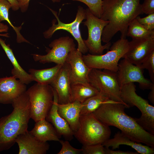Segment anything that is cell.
<instances>
[{"label":"cell","instance_id":"obj_18","mask_svg":"<svg viewBox=\"0 0 154 154\" xmlns=\"http://www.w3.org/2000/svg\"><path fill=\"white\" fill-rule=\"evenodd\" d=\"M53 104L45 119L52 124L60 136H62L67 139L70 140L72 138L74 133L67 121L58 113V96L56 92L53 88Z\"/></svg>","mask_w":154,"mask_h":154},{"label":"cell","instance_id":"obj_23","mask_svg":"<svg viewBox=\"0 0 154 154\" xmlns=\"http://www.w3.org/2000/svg\"><path fill=\"white\" fill-rule=\"evenodd\" d=\"M70 102L78 101L82 103L88 98L97 94L99 92L90 83L71 84Z\"/></svg>","mask_w":154,"mask_h":154},{"label":"cell","instance_id":"obj_25","mask_svg":"<svg viewBox=\"0 0 154 154\" xmlns=\"http://www.w3.org/2000/svg\"><path fill=\"white\" fill-rule=\"evenodd\" d=\"M117 103L120 102L110 100L99 92L96 95L88 98L81 103L80 115H86L92 113L104 103Z\"/></svg>","mask_w":154,"mask_h":154},{"label":"cell","instance_id":"obj_38","mask_svg":"<svg viewBox=\"0 0 154 154\" xmlns=\"http://www.w3.org/2000/svg\"><path fill=\"white\" fill-rule=\"evenodd\" d=\"M1 21L0 20V30H3L5 32H7L9 29L8 26L7 25L1 23Z\"/></svg>","mask_w":154,"mask_h":154},{"label":"cell","instance_id":"obj_9","mask_svg":"<svg viewBox=\"0 0 154 154\" xmlns=\"http://www.w3.org/2000/svg\"><path fill=\"white\" fill-rule=\"evenodd\" d=\"M85 13L86 20L83 23L88 28V37L86 40L83 39L84 43L90 54H102L105 50L109 49L111 44L110 42L104 45L101 44L102 32L109 21L95 17L88 8L85 9Z\"/></svg>","mask_w":154,"mask_h":154},{"label":"cell","instance_id":"obj_6","mask_svg":"<svg viewBox=\"0 0 154 154\" xmlns=\"http://www.w3.org/2000/svg\"><path fill=\"white\" fill-rule=\"evenodd\" d=\"M129 41L120 38L114 42L110 50L104 54L94 55L88 54L82 55L83 60L88 67L98 69H106L116 72L119 60L127 51Z\"/></svg>","mask_w":154,"mask_h":154},{"label":"cell","instance_id":"obj_37","mask_svg":"<svg viewBox=\"0 0 154 154\" xmlns=\"http://www.w3.org/2000/svg\"><path fill=\"white\" fill-rule=\"evenodd\" d=\"M151 91L149 93L148 98L150 102L154 104V86H153L150 89Z\"/></svg>","mask_w":154,"mask_h":154},{"label":"cell","instance_id":"obj_2","mask_svg":"<svg viewBox=\"0 0 154 154\" xmlns=\"http://www.w3.org/2000/svg\"><path fill=\"white\" fill-rule=\"evenodd\" d=\"M126 106L120 103L102 104L93 113L100 121L119 129L131 140L154 148V135L144 130L134 118L125 112Z\"/></svg>","mask_w":154,"mask_h":154},{"label":"cell","instance_id":"obj_16","mask_svg":"<svg viewBox=\"0 0 154 154\" xmlns=\"http://www.w3.org/2000/svg\"><path fill=\"white\" fill-rule=\"evenodd\" d=\"M15 142L19 146V154H45L49 148L47 142L38 141L28 130L19 135Z\"/></svg>","mask_w":154,"mask_h":154},{"label":"cell","instance_id":"obj_31","mask_svg":"<svg viewBox=\"0 0 154 154\" xmlns=\"http://www.w3.org/2000/svg\"><path fill=\"white\" fill-rule=\"evenodd\" d=\"M138 22L147 30L154 31V13L148 15L143 18L139 16L136 18Z\"/></svg>","mask_w":154,"mask_h":154},{"label":"cell","instance_id":"obj_24","mask_svg":"<svg viewBox=\"0 0 154 154\" xmlns=\"http://www.w3.org/2000/svg\"><path fill=\"white\" fill-rule=\"evenodd\" d=\"M63 65L56 64L52 67L40 70L30 68L29 72L33 81L40 84L50 85L55 79Z\"/></svg>","mask_w":154,"mask_h":154},{"label":"cell","instance_id":"obj_30","mask_svg":"<svg viewBox=\"0 0 154 154\" xmlns=\"http://www.w3.org/2000/svg\"><path fill=\"white\" fill-rule=\"evenodd\" d=\"M82 149L84 154H105V147L102 144L83 145Z\"/></svg>","mask_w":154,"mask_h":154},{"label":"cell","instance_id":"obj_28","mask_svg":"<svg viewBox=\"0 0 154 154\" xmlns=\"http://www.w3.org/2000/svg\"><path fill=\"white\" fill-rule=\"evenodd\" d=\"M81 2L86 5L91 13L95 17L100 18L103 9L102 0H72Z\"/></svg>","mask_w":154,"mask_h":154},{"label":"cell","instance_id":"obj_26","mask_svg":"<svg viewBox=\"0 0 154 154\" xmlns=\"http://www.w3.org/2000/svg\"><path fill=\"white\" fill-rule=\"evenodd\" d=\"M11 8V6L7 0H0V20L6 21L13 28L17 35V41L18 43L23 42H27L28 40L21 35L20 31L21 29V25L18 27L14 26L11 22L9 18V11Z\"/></svg>","mask_w":154,"mask_h":154},{"label":"cell","instance_id":"obj_36","mask_svg":"<svg viewBox=\"0 0 154 154\" xmlns=\"http://www.w3.org/2000/svg\"><path fill=\"white\" fill-rule=\"evenodd\" d=\"M11 4V8L13 10L16 11L18 10L19 8L18 3L17 0H7Z\"/></svg>","mask_w":154,"mask_h":154},{"label":"cell","instance_id":"obj_4","mask_svg":"<svg viewBox=\"0 0 154 154\" xmlns=\"http://www.w3.org/2000/svg\"><path fill=\"white\" fill-rule=\"evenodd\" d=\"M109 126L98 120L92 113L80 116L79 125L74 135L83 145L102 144L109 139Z\"/></svg>","mask_w":154,"mask_h":154},{"label":"cell","instance_id":"obj_39","mask_svg":"<svg viewBox=\"0 0 154 154\" xmlns=\"http://www.w3.org/2000/svg\"><path fill=\"white\" fill-rule=\"evenodd\" d=\"M3 32H5V31L3 30H0V33ZM9 34L8 33H6L4 34H1L0 33V36L5 37H9L8 35Z\"/></svg>","mask_w":154,"mask_h":154},{"label":"cell","instance_id":"obj_13","mask_svg":"<svg viewBox=\"0 0 154 154\" xmlns=\"http://www.w3.org/2000/svg\"><path fill=\"white\" fill-rule=\"evenodd\" d=\"M129 48L122 58L133 64L140 66L154 51V36L143 38L132 39L129 42Z\"/></svg>","mask_w":154,"mask_h":154},{"label":"cell","instance_id":"obj_29","mask_svg":"<svg viewBox=\"0 0 154 154\" xmlns=\"http://www.w3.org/2000/svg\"><path fill=\"white\" fill-rule=\"evenodd\" d=\"M143 70H147L150 80L154 84V51H153L139 66Z\"/></svg>","mask_w":154,"mask_h":154},{"label":"cell","instance_id":"obj_3","mask_svg":"<svg viewBox=\"0 0 154 154\" xmlns=\"http://www.w3.org/2000/svg\"><path fill=\"white\" fill-rule=\"evenodd\" d=\"M11 104L13 108L12 112L0 118V152L10 148L17 137L28 130L30 102L26 91Z\"/></svg>","mask_w":154,"mask_h":154},{"label":"cell","instance_id":"obj_35","mask_svg":"<svg viewBox=\"0 0 154 154\" xmlns=\"http://www.w3.org/2000/svg\"><path fill=\"white\" fill-rule=\"evenodd\" d=\"M105 154H139L137 152L124 151L119 150L113 151L110 149L109 148L105 147Z\"/></svg>","mask_w":154,"mask_h":154},{"label":"cell","instance_id":"obj_22","mask_svg":"<svg viewBox=\"0 0 154 154\" xmlns=\"http://www.w3.org/2000/svg\"><path fill=\"white\" fill-rule=\"evenodd\" d=\"M0 44L13 66L11 71L12 76L25 84H28L33 81L30 74L26 72L19 64L9 45L7 44L5 40L1 38Z\"/></svg>","mask_w":154,"mask_h":154},{"label":"cell","instance_id":"obj_1","mask_svg":"<svg viewBox=\"0 0 154 154\" xmlns=\"http://www.w3.org/2000/svg\"><path fill=\"white\" fill-rule=\"evenodd\" d=\"M140 0H103V11L100 19L109 21L104 27L101 40L106 43L110 42L118 31L120 38L125 39L131 22L143 14Z\"/></svg>","mask_w":154,"mask_h":154},{"label":"cell","instance_id":"obj_17","mask_svg":"<svg viewBox=\"0 0 154 154\" xmlns=\"http://www.w3.org/2000/svg\"><path fill=\"white\" fill-rule=\"evenodd\" d=\"M70 67L65 62L58 75L50 85L56 92L58 96V104H66L70 102L71 83L70 79Z\"/></svg>","mask_w":154,"mask_h":154},{"label":"cell","instance_id":"obj_27","mask_svg":"<svg viewBox=\"0 0 154 154\" xmlns=\"http://www.w3.org/2000/svg\"><path fill=\"white\" fill-rule=\"evenodd\" d=\"M154 36V31H149L140 24L135 19L129 24L128 28L127 36L132 39H138Z\"/></svg>","mask_w":154,"mask_h":154},{"label":"cell","instance_id":"obj_34","mask_svg":"<svg viewBox=\"0 0 154 154\" xmlns=\"http://www.w3.org/2000/svg\"><path fill=\"white\" fill-rule=\"evenodd\" d=\"M53 2H59L61 0H51ZM21 11L24 13L27 10L30 0H17Z\"/></svg>","mask_w":154,"mask_h":154},{"label":"cell","instance_id":"obj_14","mask_svg":"<svg viewBox=\"0 0 154 154\" xmlns=\"http://www.w3.org/2000/svg\"><path fill=\"white\" fill-rule=\"evenodd\" d=\"M82 53L77 49L70 52L66 62L70 66V79L71 84H89L88 76L91 69L84 62Z\"/></svg>","mask_w":154,"mask_h":154},{"label":"cell","instance_id":"obj_11","mask_svg":"<svg viewBox=\"0 0 154 154\" xmlns=\"http://www.w3.org/2000/svg\"><path fill=\"white\" fill-rule=\"evenodd\" d=\"M49 9L56 17L58 23L55 24V19L52 21V26L43 33L44 38H50L58 30H66L69 32L77 41L78 43L77 50L82 54L87 52L88 49L82 38L79 28L80 24L83 20L86 19L85 9L81 6H78L75 20L71 23H65L60 21L56 11L50 8Z\"/></svg>","mask_w":154,"mask_h":154},{"label":"cell","instance_id":"obj_12","mask_svg":"<svg viewBox=\"0 0 154 154\" xmlns=\"http://www.w3.org/2000/svg\"><path fill=\"white\" fill-rule=\"evenodd\" d=\"M116 73L120 88L125 84L134 82L138 83L140 88L143 90H150L154 86L150 80L145 78L143 69L126 59L123 58L118 63Z\"/></svg>","mask_w":154,"mask_h":154},{"label":"cell","instance_id":"obj_33","mask_svg":"<svg viewBox=\"0 0 154 154\" xmlns=\"http://www.w3.org/2000/svg\"><path fill=\"white\" fill-rule=\"evenodd\" d=\"M141 7L143 13L149 15L154 13V0H145Z\"/></svg>","mask_w":154,"mask_h":154},{"label":"cell","instance_id":"obj_8","mask_svg":"<svg viewBox=\"0 0 154 154\" xmlns=\"http://www.w3.org/2000/svg\"><path fill=\"white\" fill-rule=\"evenodd\" d=\"M88 82L110 100L127 106L120 97V87L116 72L106 69L91 68L88 76Z\"/></svg>","mask_w":154,"mask_h":154},{"label":"cell","instance_id":"obj_5","mask_svg":"<svg viewBox=\"0 0 154 154\" xmlns=\"http://www.w3.org/2000/svg\"><path fill=\"white\" fill-rule=\"evenodd\" d=\"M136 86L133 82L123 85L120 88V97L127 108L136 106L141 114L139 118H134L144 130L154 135V107L147 100L136 93Z\"/></svg>","mask_w":154,"mask_h":154},{"label":"cell","instance_id":"obj_10","mask_svg":"<svg viewBox=\"0 0 154 154\" xmlns=\"http://www.w3.org/2000/svg\"><path fill=\"white\" fill-rule=\"evenodd\" d=\"M49 46L52 48H46L47 53L45 55L31 54L35 61L42 64L53 62L56 64L63 65L65 62L69 53L76 49L73 39L68 36L55 39Z\"/></svg>","mask_w":154,"mask_h":154},{"label":"cell","instance_id":"obj_7","mask_svg":"<svg viewBox=\"0 0 154 154\" xmlns=\"http://www.w3.org/2000/svg\"><path fill=\"white\" fill-rule=\"evenodd\" d=\"M26 92L29 99L30 118L35 122L45 119L53 103L52 87L49 84L37 83Z\"/></svg>","mask_w":154,"mask_h":154},{"label":"cell","instance_id":"obj_15","mask_svg":"<svg viewBox=\"0 0 154 154\" xmlns=\"http://www.w3.org/2000/svg\"><path fill=\"white\" fill-rule=\"evenodd\" d=\"M26 90V84L13 76L0 78V103L12 104Z\"/></svg>","mask_w":154,"mask_h":154},{"label":"cell","instance_id":"obj_19","mask_svg":"<svg viewBox=\"0 0 154 154\" xmlns=\"http://www.w3.org/2000/svg\"><path fill=\"white\" fill-rule=\"evenodd\" d=\"M102 144L107 148L111 147L113 150L119 148L120 145H126L134 149L139 154L154 153V147L133 141L121 131H118L115 134L113 138H109Z\"/></svg>","mask_w":154,"mask_h":154},{"label":"cell","instance_id":"obj_21","mask_svg":"<svg viewBox=\"0 0 154 154\" xmlns=\"http://www.w3.org/2000/svg\"><path fill=\"white\" fill-rule=\"evenodd\" d=\"M35 122L30 132L37 139L43 142L49 141H60V135L52 125L45 119Z\"/></svg>","mask_w":154,"mask_h":154},{"label":"cell","instance_id":"obj_32","mask_svg":"<svg viewBox=\"0 0 154 154\" xmlns=\"http://www.w3.org/2000/svg\"><path fill=\"white\" fill-rule=\"evenodd\" d=\"M59 142L62 147L58 154H79L82 153V149H78L73 147L68 141L60 140Z\"/></svg>","mask_w":154,"mask_h":154},{"label":"cell","instance_id":"obj_20","mask_svg":"<svg viewBox=\"0 0 154 154\" xmlns=\"http://www.w3.org/2000/svg\"><path fill=\"white\" fill-rule=\"evenodd\" d=\"M81 106L82 104L78 101L64 104H58V113L67 121L74 133L79 126Z\"/></svg>","mask_w":154,"mask_h":154}]
</instances>
